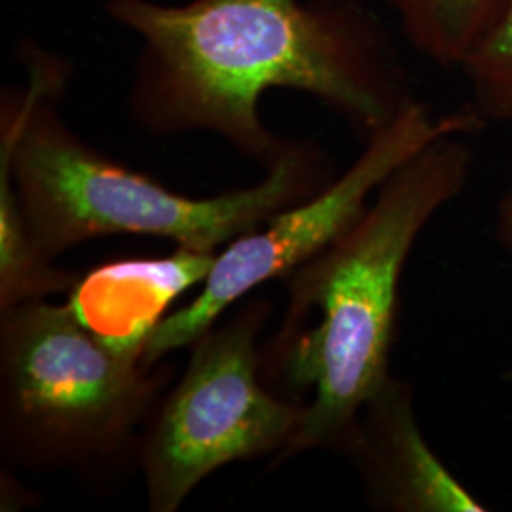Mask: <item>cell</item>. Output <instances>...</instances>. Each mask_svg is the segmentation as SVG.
Returning <instances> with one entry per match:
<instances>
[{"instance_id": "8fae6325", "label": "cell", "mask_w": 512, "mask_h": 512, "mask_svg": "<svg viewBox=\"0 0 512 512\" xmlns=\"http://www.w3.org/2000/svg\"><path fill=\"white\" fill-rule=\"evenodd\" d=\"M494 236L497 245L512 256V171L494 213Z\"/></svg>"}, {"instance_id": "277c9868", "label": "cell", "mask_w": 512, "mask_h": 512, "mask_svg": "<svg viewBox=\"0 0 512 512\" xmlns=\"http://www.w3.org/2000/svg\"><path fill=\"white\" fill-rule=\"evenodd\" d=\"M114 348L73 308L31 300L2 310L0 435L12 459L69 467L120 454L165 378Z\"/></svg>"}, {"instance_id": "3957f363", "label": "cell", "mask_w": 512, "mask_h": 512, "mask_svg": "<svg viewBox=\"0 0 512 512\" xmlns=\"http://www.w3.org/2000/svg\"><path fill=\"white\" fill-rule=\"evenodd\" d=\"M63 86L65 73L54 59H33L29 86L4 97L0 128V171L50 260L82 241L118 234L215 253L332 181L321 152L291 145L255 186L186 198L86 145L55 109Z\"/></svg>"}, {"instance_id": "ba28073f", "label": "cell", "mask_w": 512, "mask_h": 512, "mask_svg": "<svg viewBox=\"0 0 512 512\" xmlns=\"http://www.w3.org/2000/svg\"><path fill=\"white\" fill-rule=\"evenodd\" d=\"M215 256L179 249L165 260L105 266L76 281L69 306L110 346L143 359L148 334L164 319L162 311L186 287L207 277Z\"/></svg>"}, {"instance_id": "8992f818", "label": "cell", "mask_w": 512, "mask_h": 512, "mask_svg": "<svg viewBox=\"0 0 512 512\" xmlns=\"http://www.w3.org/2000/svg\"><path fill=\"white\" fill-rule=\"evenodd\" d=\"M482 122L473 107L437 114L412 97L387 126L366 137L363 152L340 177L228 243L215 256L200 294L148 334L143 363L154 366L167 353L192 346L230 306L272 279H285L344 234L408 158L440 137L469 135Z\"/></svg>"}, {"instance_id": "7c38bea8", "label": "cell", "mask_w": 512, "mask_h": 512, "mask_svg": "<svg viewBox=\"0 0 512 512\" xmlns=\"http://www.w3.org/2000/svg\"><path fill=\"white\" fill-rule=\"evenodd\" d=\"M505 382H507V385L512 389V363L507 366V370H505Z\"/></svg>"}, {"instance_id": "5b68a950", "label": "cell", "mask_w": 512, "mask_h": 512, "mask_svg": "<svg viewBox=\"0 0 512 512\" xmlns=\"http://www.w3.org/2000/svg\"><path fill=\"white\" fill-rule=\"evenodd\" d=\"M272 304L256 298L190 346L183 378L158 408L141 448L150 511L173 512L217 469L283 452L306 406L262 380L258 336Z\"/></svg>"}, {"instance_id": "9c48e42d", "label": "cell", "mask_w": 512, "mask_h": 512, "mask_svg": "<svg viewBox=\"0 0 512 512\" xmlns=\"http://www.w3.org/2000/svg\"><path fill=\"white\" fill-rule=\"evenodd\" d=\"M404 37L440 67H456L488 33L509 0H391Z\"/></svg>"}, {"instance_id": "52a82bcc", "label": "cell", "mask_w": 512, "mask_h": 512, "mask_svg": "<svg viewBox=\"0 0 512 512\" xmlns=\"http://www.w3.org/2000/svg\"><path fill=\"white\" fill-rule=\"evenodd\" d=\"M340 452L353 461L372 509L488 511L425 439L412 387L401 378L391 376L366 403Z\"/></svg>"}, {"instance_id": "6da1fadb", "label": "cell", "mask_w": 512, "mask_h": 512, "mask_svg": "<svg viewBox=\"0 0 512 512\" xmlns=\"http://www.w3.org/2000/svg\"><path fill=\"white\" fill-rule=\"evenodd\" d=\"M143 42L131 112L148 131H211L268 165L289 143L262 124L260 97L308 93L365 137L412 99L384 33L355 0H110Z\"/></svg>"}, {"instance_id": "7a4b0ae2", "label": "cell", "mask_w": 512, "mask_h": 512, "mask_svg": "<svg viewBox=\"0 0 512 512\" xmlns=\"http://www.w3.org/2000/svg\"><path fill=\"white\" fill-rule=\"evenodd\" d=\"M465 137H440L408 158L344 234L285 277L287 313L262 353V370L308 401L281 458L340 450L393 376L404 268L429 222L469 184L473 152Z\"/></svg>"}, {"instance_id": "30bf717a", "label": "cell", "mask_w": 512, "mask_h": 512, "mask_svg": "<svg viewBox=\"0 0 512 512\" xmlns=\"http://www.w3.org/2000/svg\"><path fill=\"white\" fill-rule=\"evenodd\" d=\"M459 71L476 114L484 122L512 126V0L463 59Z\"/></svg>"}]
</instances>
